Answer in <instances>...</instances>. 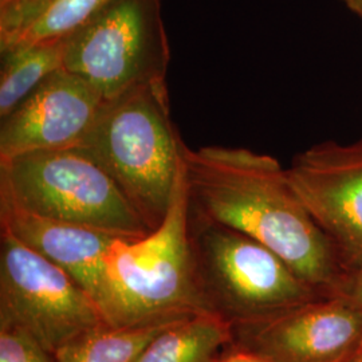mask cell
<instances>
[{
  "label": "cell",
  "mask_w": 362,
  "mask_h": 362,
  "mask_svg": "<svg viewBox=\"0 0 362 362\" xmlns=\"http://www.w3.org/2000/svg\"><path fill=\"white\" fill-rule=\"evenodd\" d=\"M0 362H57L55 354L45 349L25 332L0 326Z\"/></svg>",
  "instance_id": "cell-16"
},
{
  "label": "cell",
  "mask_w": 362,
  "mask_h": 362,
  "mask_svg": "<svg viewBox=\"0 0 362 362\" xmlns=\"http://www.w3.org/2000/svg\"><path fill=\"white\" fill-rule=\"evenodd\" d=\"M286 173L342 264L362 262V139L315 144L294 156Z\"/></svg>",
  "instance_id": "cell-9"
},
{
  "label": "cell",
  "mask_w": 362,
  "mask_h": 362,
  "mask_svg": "<svg viewBox=\"0 0 362 362\" xmlns=\"http://www.w3.org/2000/svg\"><path fill=\"white\" fill-rule=\"evenodd\" d=\"M109 0H16L0 7V54L67 38Z\"/></svg>",
  "instance_id": "cell-12"
},
{
  "label": "cell",
  "mask_w": 362,
  "mask_h": 362,
  "mask_svg": "<svg viewBox=\"0 0 362 362\" xmlns=\"http://www.w3.org/2000/svg\"><path fill=\"white\" fill-rule=\"evenodd\" d=\"M362 22V0H341Z\"/></svg>",
  "instance_id": "cell-19"
},
{
  "label": "cell",
  "mask_w": 362,
  "mask_h": 362,
  "mask_svg": "<svg viewBox=\"0 0 362 362\" xmlns=\"http://www.w3.org/2000/svg\"><path fill=\"white\" fill-rule=\"evenodd\" d=\"M219 362H270L254 353L247 350L239 349L235 345H231L227 351L223 354Z\"/></svg>",
  "instance_id": "cell-18"
},
{
  "label": "cell",
  "mask_w": 362,
  "mask_h": 362,
  "mask_svg": "<svg viewBox=\"0 0 362 362\" xmlns=\"http://www.w3.org/2000/svg\"><path fill=\"white\" fill-rule=\"evenodd\" d=\"M233 345V326L214 314L169 325L136 362H219Z\"/></svg>",
  "instance_id": "cell-13"
},
{
  "label": "cell",
  "mask_w": 362,
  "mask_h": 362,
  "mask_svg": "<svg viewBox=\"0 0 362 362\" xmlns=\"http://www.w3.org/2000/svg\"><path fill=\"white\" fill-rule=\"evenodd\" d=\"M361 338V309L337 294L233 326V345L270 362L345 361Z\"/></svg>",
  "instance_id": "cell-8"
},
{
  "label": "cell",
  "mask_w": 362,
  "mask_h": 362,
  "mask_svg": "<svg viewBox=\"0 0 362 362\" xmlns=\"http://www.w3.org/2000/svg\"><path fill=\"white\" fill-rule=\"evenodd\" d=\"M104 95L65 67L55 71L0 122V161L79 148L104 107Z\"/></svg>",
  "instance_id": "cell-10"
},
{
  "label": "cell",
  "mask_w": 362,
  "mask_h": 362,
  "mask_svg": "<svg viewBox=\"0 0 362 362\" xmlns=\"http://www.w3.org/2000/svg\"><path fill=\"white\" fill-rule=\"evenodd\" d=\"M65 65V39L42 42L1 52L0 118L27 98Z\"/></svg>",
  "instance_id": "cell-14"
},
{
  "label": "cell",
  "mask_w": 362,
  "mask_h": 362,
  "mask_svg": "<svg viewBox=\"0 0 362 362\" xmlns=\"http://www.w3.org/2000/svg\"><path fill=\"white\" fill-rule=\"evenodd\" d=\"M104 325L97 303L67 272L0 233V326L25 332L55 354Z\"/></svg>",
  "instance_id": "cell-7"
},
{
  "label": "cell",
  "mask_w": 362,
  "mask_h": 362,
  "mask_svg": "<svg viewBox=\"0 0 362 362\" xmlns=\"http://www.w3.org/2000/svg\"><path fill=\"white\" fill-rule=\"evenodd\" d=\"M356 356H357V358L360 360V362H362V338L361 341H360V345H358V349L356 351Z\"/></svg>",
  "instance_id": "cell-20"
},
{
  "label": "cell",
  "mask_w": 362,
  "mask_h": 362,
  "mask_svg": "<svg viewBox=\"0 0 362 362\" xmlns=\"http://www.w3.org/2000/svg\"><path fill=\"white\" fill-rule=\"evenodd\" d=\"M104 325L55 353L57 362H136L148 345L169 325Z\"/></svg>",
  "instance_id": "cell-15"
},
{
  "label": "cell",
  "mask_w": 362,
  "mask_h": 362,
  "mask_svg": "<svg viewBox=\"0 0 362 362\" xmlns=\"http://www.w3.org/2000/svg\"><path fill=\"white\" fill-rule=\"evenodd\" d=\"M342 362H360V360H358V358H357V356L354 354V356H351V357H349L348 360H345V361Z\"/></svg>",
  "instance_id": "cell-22"
},
{
  "label": "cell",
  "mask_w": 362,
  "mask_h": 362,
  "mask_svg": "<svg viewBox=\"0 0 362 362\" xmlns=\"http://www.w3.org/2000/svg\"><path fill=\"white\" fill-rule=\"evenodd\" d=\"M0 228L67 272L90 296L101 311L105 293V260L121 236L42 218L18 207L4 197H0Z\"/></svg>",
  "instance_id": "cell-11"
},
{
  "label": "cell",
  "mask_w": 362,
  "mask_h": 362,
  "mask_svg": "<svg viewBox=\"0 0 362 362\" xmlns=\"http://www.w3.org/2000/svg\"><path fill=\"white\" fill-rule=\"evenodd\" d=\"M182 145L170 117L168 85L161 81L106 100L79 148L104 167L153 231L168 215Z\"/></svg>",
  "instance_id": "cell-2"
},
{
  "label": "cell",
  "mask_w": 362,
  "mask_h": 362,
  "mask_svg": "<svg viewBox=\"0 0 362 362\" xmlns=\"http://www.w3.org/2000/svg\"><path fill=\"white\" fill-rule=\"evenodd\" d=\"M332 294L348 299L362 310V262L344 266Z\"/></svg>",
  "instance_id": "cell-17"
},
{
  "label": "cell",
  "mask_w": 362,
  "mask_h": 362,
  "mask_svg": "<svg viewBox=\"0 0 362 362\" xmlns=\"http://www.w3.org/2000/svg\"><path fill=\"white\" fill-rule=\"evenodd\" d=\"M0 197L47 219L139 239L152 230L83 148L37 151L0 161Z\"/></svg>",
  "instance_id": "cell-5"
},
{
  "label": "cell",
  "mask_w": 362,
  "mask_h": 362,
  "mask_svg": "<svg viewBox=\"0 0 362 362\" xmlns=\"http://www.w3.org/2000/svg\"><path fill=\"white\" fill-rule=\"evenodd\" d=\"M170 49L161 0H109L65 38L66 70L112 100L167 81Z\"/></svg>",
  "instance_id": "cell-6"
},
{
  "label": "cell",
  "mask_w": 362,
  "mask_h": 362,
  "mask_svg": "<svg viewBox=\"0 0 362 362\" xmlns=\"http://www.w3.org/2000/svg\"><path fill=\"white\" fill-rule=\"evenodd\" d=\"M188 243L206 310L231 326L257 322L326 296L254 238L189 207Z\"/></svg>",
  "instance_id": "cell-4"
},
{
  "label": "cell",
  "mask_w": 362,
  "mask_h": 362,
  "mask_svg": "<svg viewBox=\"0 0 362 362\" xmlns=\"http://www.w3.org/2000/svg\"><path fill=\"white\" fill-rule=\"evenodd\" d=\"M13 1H16V0H0V7H4V6H8V4H11Z\"/></svg>",
  "instance_id": "cell-21"
},
{
  "label": "cell",
  "mask_w": 362,
  "mask_h": 362,
  "mask_svg": "<svg viewBox=\"0 0 362 362\" xmlns=\"http://www.w3.org/2000/svg\"><path fill=\"white\" fill-rule=\"evenodd\" d=\"M101 313L106 324L118 327L170 324L207 313L192 270L182 163L164 221L144 238L118 239L107 252Z\"/></svg>",
  "instance_id": "cell-3"
},
{
  "label": "cell",
  "mask_w": 362,
  "mask_h": 362,
  "mask_svg": "<svg viewBox=\"0 0 362 362\" xmlns=\"http://www.w3.org/2000/svg\"><path fill=\"white\" fill-rule=\"evenodd\" d=\"M188 207L270 248L309 285L332 294L344 270L336 248L272 156L245 148L182 145Z\"/></svg>",
  "instance_id": "cell-1"
}]
</instances>
